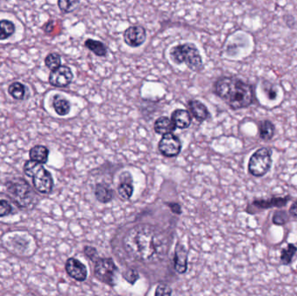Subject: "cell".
I'll return each instance as SVG.
<instances>
[{
	"label": "cell",
	"instance_id": "6da1fadb",
	"mask_svg": "<svg viewBox=\"0 0 297 296\" xmlns=\"http://www.w3.org/2000/svg\"><path fill=\"white\" fill-rule=\"evenodd\" d=\"M170 246L169 235L152 225H136L128 231L124 238L126 253L136 261L145 263H154L163 260L167 255Z\"/></svg>",
	"mask_w": 297,
	"mask_h": 296
},
{
	"label": "cell",
	"instance_id": "7a4b0ae2",
	"mask_svg": "<svg viewBox=\"0 0 297 296\" xmlns=\"http://www.w3.org/2000/svg\"><path fill=\"white\" fill-rule=\"evenodd\" d=\"M214 90L232 109H244L254 101L253 88L239 78H221L216 82Z\"/></svg>",
	"mask_w": 297,
	"mask_h": 296
},
{
	"label": "cell",
	"instance_id": "3957f363",
	"mask_svg": "<svg viewBox=\"0 0 297 296\" xmlns=\"http://www.w3.org/2000/svg\"><path fill=\"white\" fill-rule=\"evenodd\" d=\"M6 195L17 207L32 210L38 205L39 197L29 183L22 177H15L6 181Z\"/></svg>",
	"mask_w": 297,
	"mask_h": 296
},
{
	"label": "cell",
	"instance_id": "277c9868",
	"mask_svg": "<svg viewBox=\"0 0 297 296\" xmlns=\"http://www.w3.org/2000/svg\"><path fill=\"white\" fill-rule=\"evenodd\" d=\"M24 173L31 177L35 190L43 195L52 193L54 181L52 174L43 167V164L33 160H28L24 164Z\"/></svg>",
	"mask_w": 297,
	"mask_h": 296
},
{
	"label": "cell",
	"instance_id": "5b68a950",
	"mask_svg": "<svg viewBox=\"0 0 297 296\" xmlns=\"http://www.w3.org/2000/svg\"><path fill=\"white\" fill-rule=\"evenodd\" d=\"M170 58L178 64L185 63L193 72H198L202 68V57L193 43H184L174 47L170 52Z\"/></svg>",
	"mask_w": 297,
	"mask_h": 296
},
{
	"label": "cell",
	"instance_id": "8992f818",
	"mask_svg": "<svg viewBox=\"0 0 297 296\" xmlns=\"http://www.w3.org/2000/svg\"><path fill=\"white\" fill-rule=\"evenodd\" d=\"M272 151L268 148H261L251 155L248 170L255 177H263L270 170L272 165Z\"/></svg>",
	"mask_w": 297,
	"mask_h": 296
},
{
	"label": "cell",
	"instance_id": "52a82bcc",
	"mask_svg": "<svg viewBox=\"0 0 297 296\" xmlns=\"http://www.w3.org/2000/svg\"><path fill=\"white\" fill-rule=\"evenodd\" d=\"M117 267L110 258H100L95 262V276L105 284L113 286L115 282Z\"/></svg>",
	"mask_w": 297,
	"mask_h": 296
},
{
	"label": "cell",
	"instance_id": "ba28073f",
	"mask_svg": "<svg viewBox=\"0 0 297 296\" xmlns=\"http://www.w3.org/2000/svg\"><path fill=\"white\" fill-rule=\"evenodd\" d=\"M158 149L166 157H174L182 150V143L178 136L174 135L173 133H167L163 135L159 142Z\"/></svg>",
	"mask_w": 297,
	"mask_h": 296
},
{
	"label": "cell",
	"instance_id": "9c48e42d",
	"mask_svg": "<svg viewBox=\"0 0 297 296\" xmlns=\"http://www.w3.org/2000/svg\"><path fill=\"white\" fill-rule=\"evenodd\" d=\"M73 79V73L70 67L66 65L60 66L52 70L50 73L49 83L52 86L58 88H64L69 86Z\"/></svg>",
	"mask_w": 297,
	"mask_h": 296
},
{
	"label": "cell",
	"instance_id": "30bf717a",
	"mask_svg": "<svg viewBox=\"0 0 297 296\" xmlns=\"http://www.w3.org/2000/svg\"><path fill=\"white\" fill-rule=\"evenodd\" d=\"M146 36V30L143 26H130L124 32V42L133 48L139 47L145 43Z\"/></svg>",
	"mask_w": 297,
	"mask_h": 296
},
{
	"label": "cell",
	"instance_id": "8fae6325",
	"mask_svg": "<svg viewBox=\"0 0 297 296\" xmlns=\"http://www.w3.org/2000/svg\"><path fill=\"white\" fill-rule=\"evenodd\" d=\"M67 275L78 282H84L87 278V268L78 259L69 258L65 263Z\"/></svg>",
	"mask_w": 297,
	"mask_h": 296
},
{
	"label": "cell",
	"instance_id": "7c38bea8",
	"mask_svg": "<svg viewBox=\"0 0 297 296\" xmlns=\"http://www.w3.org/2000/svg\"><path fill=\"white\" fill-rule=\"evenodd\" d=\"M290 200V196L285 197H273L268 200H256L252 202L251 207L256 208L260 210H268L271 208L284 207Z\"/></svg>",
	"mask_w": 297,
	"mask_h": 296
},
{
	"label": "cell",
	"instance_id": "4fadbf2b",
	"mask_svg": "<svg viewBox=\"0 0 297 296\" xmlns=\"http://www.w3.org/2000/svg\"><path fill=\"white\" fill-rule=\"evenodd\" d=\"M171 120L173 121L174 124L176 125V128L185 129L191 126L192 118H191V114L188 110L178 109H176L172 113Z\"/></svg>",
	"mask_w": 297,
	"mask_h": 296
},
{
	"label": "cell",
	"instance_id": "5bb4252c",
	"mask_svg": "<svg viewBox=\"0 0 297 296\" xmlns=\"http://www.w3.org/2000/svg\"><path fill=\"white\" fill-rule=\"evenodd\" d=\"M189 109L191 115L196 118L197 121L202 122L210 117L207 107L198 100H191L189 102Z\"/></svg>",
	"mask_w": 297,
	"mask_h": 296
},
{
	"label": "cell",
	"instance_id": "9a60e30c",
	"mask_svg": "<svg viewBox=\"0 0 297 296\" xmlns=\"http://www.w3.org/2000/svg\"><path fill=\"white\" fill-rule=\"evenodd\" d=\"M188 254L182 245L178 243L175 253V269L177 273L184 274L187 270Z\"/></svg>",
	"mask_w": 297,
	"mask_h": 296
},
{
	"label": "cell",
	"instance_id": "2e32d148",
	"mask_svg": "<svg viewBox=\"0 0 297 296\" xmlns=\"http://www.w3.org/2000/svg\"><path fill=\"white\" fill-rule=\"evenodd\" d=\"M49 150L44 145H35L29 151L30 158L39 164H45L49 158Z\"/></svg>",
	"mask_w": 297,
	"mask_h": 296
},
{
	"label": "cell",
	"instance_id": "e0dca14e",
	"mask_svg": "<svg viewBox=\"0 0 297 296\" xmlns=\"http://www.w3.org/2000/svg\"><path fill=\"white\" fill-rule=\"evenodd\" d=\"M176 127L173 121L167 117L159 118L154 124V129L157 134L165 135L167 133H172L176 130Z\"/></svg>",
	"mask_w": 297,
	"mask_h": 296
},
{
	"label": "cell",
	"instance_id": "ac0fdd59",
	"mask_svg": "<svg viewBox=\"0 0 297 296\" xmlns=\"http://www.w3.org/2000/svg\"><path fill=\"white\" fill-rule=\"evenodd\" d=\"M52 106L55 109L56 113L59 116H66L71 110V104L69 101L60 95H55L52 100Z\"/></svg>",
	"mask_w": 297,
	"mask_h": 296
},
{
	"label": "cell",
	"instance_id": "d6986e66",
	"mask_svg": "<svg viewBox=\"0 0 297 296\" xmlns=\"http://www.w3.org/2000/svg\"><path fill=\"white\" fill-rule=\"evenodd\" d=\"M84 46L98 57H105L107 55L106 45L100 41L93 40L92 38H89L84 42Z\"/></svg>",
	"mask_w": 297,
	"mask_h": 296
},
{
	"label": "cell",
	"instance_id": "ffe728a7",
	"mask_svg": "<svg viewBox=\"0 0 297 296\" xmlns=\"http://www.w3.org/2000/svg\"><path fill=\"white\" fill-rule=\"evenodd\" d=\"M95 196L98 201L102 203H107L113 198L112 190L104 184H98L95 190Z\"/></svg>",
	"mask_w": 297,
	"mask_h": 296
},
{
	"label": "cell",
	"instance_id": "44dd1931",
	"mask_svg": "<svg viewBox=\"0 0 297 296\" xmlns=\"http://www.w3.org/2000/svg\"><path fill=\"white\" fill-rule=\"evenodd\" d=\"M275 125L269 120H264L260 124V138L264 141H270L275 135Z\"/></svg>",
	"mask_w": 297,
	"mask_h": 296
},
{
	"label": "cell",
	"instance_id": "7402d4cb",
	"mask_svg": "<svg viewBox=\"0 0 297 296\" xmlns=\"http://www.w3.org/2000/svg\"><path fill=\"white\" fill-rule=\"evenodd\" d=\"M15 26L12 21L0 20V40H6L14 34Z\"/></svg>",
	"mask_w": 297,
	"mask_h": 296
},
{
	"label": "cell",
	"instance_id": "603a6c76",
	"mask_svg": "<svg viewBox=\"0 0 297 296\" xmlns=\"http://www.w3.org/2000/svg\"><path fill=\"white\" fill-rule=\"evenodd\" d=\"M8 93L16 100H23L26 96V86L19 82H15L9 86Z\"/></svg>",
	"mask_w": 297,
	"mask_h": 296
},
{
	"label": "cell",
	"instance_id": "cb8c5ba5",
	"mask_svg": "<svg viewBox=\"0 0 297 296\" xmlns=\"http://www.w3.org/2000/svg\"><path fill=\"white\" fill-rule=\"evenodd\" d=\"M297 252V247L293 243H289L286 248L281 252V262L283 265H289Z\"/></svg>",
	"mask_w": 297,
	"mask_h": 296
},
{
	"label": "cell",
	"instance_id": "d4e9b609",
	"mask_svg": "<svg viewBox=\"0 0 297 296\" xmlns=\"http://www.w3.org/2000/svg\"><path fill=\"white\" fill-rule=\"evenodd\" d=\"M122 179L123 180L119 187V196L124 200H128L132 196L133 186L131 185V181H128L127 179H124L123 176Z\"/></svg>",
	"mask_w": 297,
	"mask_h": 296
},
{
	"label": "cell",
	"instance_id": "484cf974",
	"mask_svg": "<svg viewBox=\"0 0 297 296\" xmlns=\"http://www.w3.org/2000/svg\"><path fill=\"white\" fill-rule=\"evenodd\" d=\"M79 5V0H58V6L61 12L70 13L75 11Z\"/></svg>",
	"mask_w": 297,
	"mask_h": 296
},
{
	"label": "cell",
	"instance_id": "4316f807",
	"mask_svg": "<svg viewBox=\"0 0 297 296\" xmlns=\"http://www.w3.org/2000/svg\"><path fill=\"white\" fill-rule=\"evenodd\" d=\"M44 63L47 68L50 70H54L61 65V57L60 55L57 52H52L47 55V58L44 59Z\"/></svg>",
	"mask_w": 297,
	"mask_h": 296
},
{
	"label": "cell",
	"instance_id": "83f0119b",
	"mask_svg": "<svg viewBox=\"0 0 297 296\" xmlns=\"http://www.w3.org/2000/svg\"><path fill=\"white\" fill-rule=\"evenodd\" d=\"M273 223L278 226H283L289 221V215L286 211H277L272 217Z\"/></svg>",
	"mask_w": 297,
	"mask_h": 296
},
{
	"label": "cell",
	"instance_id": "f1b7e54d",
	"mask_svg": "<svg viewBox=\"0 0 297 296\" xmlns=\"http://www.w3.org/2000/svg\"><path fill=\"white\" fill-rule=\"evenodd\" d=\"M12 210V206L7 200H0V217L11 215Z\"/></svg>",
	"mask_w": 297,
	"mask_h": 296
},
{
	"label": "cell",
	"instance_id": "f546056e",
	"mask_svg": "<svg viewBox=\"0 0 297 296\" xmlns=\"http://www.w3.org/2000/svg\"><path fill=\"white\" fill-rule=\"evenodd\" d=\"M156 295H170L171 294V289L166 285H159L156 288Z\"/></svg>",
	"mask_w": 297,
	"mask_h": 296
},
{
	"label": "cell",
	"instance_id": "4dcf8cb0",
	"mask_svg": "<svg viewBox=\"0 0 297 296\" xmlns=\"http://www.w3.org/2000/svg\"><path fill=\"white\" fill-rule=\"evenodd\" d=\"M127 275L130 276H128V277L125 276V279L127 280L128 282H130V278H132V283L136 282V279L139 278V274L136 273V271L135 270L129 271Z\"/></svg>",
	"mask_w": 297,
	"mask_h": 296
},
{
	"label": "cell",
	"instance_id": "1f68e13d",
	"mask_svg": "<svg viewBox=\"0 0 297 296\" xmlns=\"http://www.w3.org/2000/svg\"><path fill=\"white\" fill-rule=\"evenodd\" d=\"M289 214L294 217H297V201H294V203H292L291 206L289 208Z\"/></svg>",
	"mask_w": 297,
	"mask_h": 296
},
{
	"label": "cell",
	"instance_id": "d6a6232c",
	"mask_svg": "<svg viewBox=\"0 0 297 296\" xmlns=\"http://www.w3.org/2000/svg\"><path fill=\"white\" fill-rule=\"evenodd\" d=\"M267 94H268V98L271 99V100H275L276 98H277V92L275 89H272L271 87L269 89H267Z\"/></svg>",
	"mask_w": 297,
	"mask_h": 296
},
{
	"label": "cell",
	"instance_id": "836d02e7",
	"mask_svg": "<svg viewBox=\"0 0 297 296\" xmlns=\"http://www.w3.org/2000/svg\"><path fill=\"white\" fill-rule=\"evenodd\" d=\"M296 268H297V267H296Z\"/></svg>",
	"mask_w": 297,
	"mask_h": 296
}]
</instances>
